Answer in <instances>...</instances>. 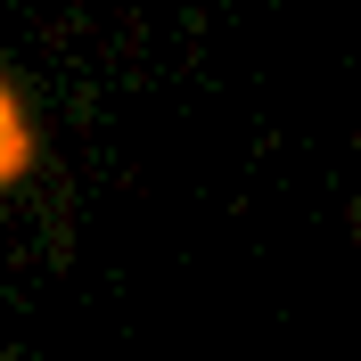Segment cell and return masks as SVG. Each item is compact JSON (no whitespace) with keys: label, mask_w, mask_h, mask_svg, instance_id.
Masks as SVG:
<instances>
[{"label":"cell","mask_w":361,"mask_h":361,"mask_svg":"<svg viewBox=\"0 0 361 361\" xmlns=\"http://www.w3.org/2000/svg\"><path fill=\"white\" fill-rule=\"evenodd\" d=\"M33 173V115H25V99L8 90V74H0V189L8 180Z\"/></svg>","instance_id":"obj_1"}]
</instances>
